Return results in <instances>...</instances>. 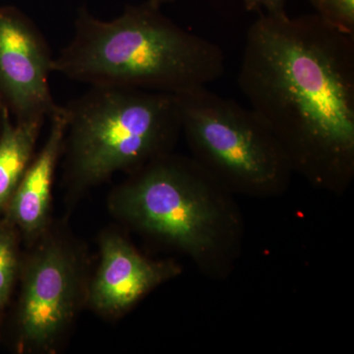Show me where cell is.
Returning <instances> with one entry per match:
<instances>
[{
    "label": "cell",
    "instance_id": "obj_1",
    "mask_svg": "<svg viewBox=\"0 0 354 354\" xmlns=\"http://www.w3.org/2000/svg\"><path fill=\"white\" fill-rule=\"evenodd\" d=\"M237 84L293 171L339 187L354 171V35L314 14L260 13Z\"/></svg>",
    "mask_w": 354,
    "mask_h": 354
},
{
    "label": "cell",
    "instance_id": "obj_2",
    "mask_svg": "<svg viewBox=\"0 0 354 354\" xmlns=\"http://www.w3.org/2000/svg\"><path fill=\"white\" fill-rule=\"evenodd\" d=\"M150 0L129 4L113 20L79 8L73 36L53 57V71L88 86L180 95L218 81L225 53L183 29Z\"/></svg>",
    "mask_w": 354,
    "mask_h": 354
},
{
    "label": "cell",
    "instance_id": "obj_3",
    "mask_svg": "<svg viewBox=\"0 0 354 354\" xmlns=\"http://www.w3.org/2000/svg\"><path fill=\"white\" fill-rule=\"evenodd\" d=\"M70 180L79 187L137 171L169 153L181 132L176 95L90 86L64 106Z\"/></svg>",
    "mask_w": 354,
    "mask_h": 354
},
{
    "label": "cell",
    "instance_id": "obj_4",
    "mask_svg": "<svg viewBox=\"0 0 354 354\" xmlns=\"http://www.w3.org/2000/svg\"><path fill=\"white\" fill-rule=\"evenodd\" d=\"M114 193L113 209L135 227L194 257L218 248L225 214L220 183L196 160L153 158Z\"/></svg>",
    "mask_w": 354,
    "mask_h": 354
},
{
    "label": "cell",
    "instance_id": "obj_5",
    "mask_svg": "<svg viewBox=\"0 0 354 354\" xmlns=\"http://www.w3.org/2000/svg\"><path fill=\"white\" fill-rule=\"evenodd\" d=\"M176 97L195 160L223 188L265 194L288 183L290 160L252 109L207 87Z\"/></svg>",
    "mask_w": 354,
    "mask_h": 354
},
{
    "label": "cell",
    "instance_id": "obj_6",
    "mask_svg": "<svg viewBox=\"0 0 354 354\" xmlns=\"http://www.w3.org/2000/svg\"><path fill=\"white\" fill-rule=\"evenodd\" d=\"M79 292L73 255L57 242L39 247L23 272L18 309L19 344L43 351L55 344L71 322Z\"/></svg>",
    "mask_w": 354,
    "mask_h": 354
},
{
    "label": "cell",
    "instance_id": "obj_7",
    "mask_svg": "<svg viewBox=\"0 0 354 354\" xmlns=\"http://www.w3.org/2000/svg\"><path fill=\"white\" fill-rule=\"evenodd\" d=\"M53 57L34 21L0 7V88L17 120H46L57 109L50 86Z\"/></svg>",
    "mask_w": 354,
    "mask_h": 354
},
{
    "label": "cell",
    "instance_id": "obj_8",
    "mask_svg": "<svg viewBox=\"0 0 354 354\" xmlns=\"http://www.w3.org/2000/svg\"><path fill=\"white\" fill-rule=\"evenodd\" d=\"M101 265L90 302L104 314H120L158 285L178 274L176 265L144 257L122 237L109 234L101 244Z\"/></svg>",
    "mask_w": 354,
    "mask_h": 354
},
{
    "label": "cell",
    "instance_id": "obj_9",
    "mask_svg": "<svg viewBox=\"0 0 354 354\" xmlns=\"http://www.w3.org/2000/svg\"><path fill=\"white\" fill-rule=\"evenodd\" d=\"M48 120L50 128L46 143L32 158L6 209L7 223L29 237L41 234L48 221L53 177L64 153L66 132L64 106L58 104Z\"/></svg>",
    "mask_w": 354,
    "mask_h": 354
},
{
    "label": "cell",
    "instance_id": "obj_10",
    "mask_svg": "<svg viewBox=\"0 0 354 354\" xmlns=\"http://www.w3.org/2000/svg\"><path fill=\"white\" fill-rule=\"evenodd\" d=\"M44 122L35 118L13 124L8 113L4 118L0 131V212L6 209L31 164Z\"/></svg>",
    "mask_w": 354,
    "mask_h": 354
},
{
    "label": "cell",
    "instance_id": "obj_11",
    "mask_svg": "<svg viewBox=\"0 0 354 354\" xmlns=\"http://www.w3.org/2000/svg\"><path fill=\"white\" fill-rule=\"evenodd\" d=\"M18 267L16 228L4 221L0 225V311L6 306L12 292Z\"/></svg>",
    "mask_w": 354,
    "mask_h": 354
},
{
    "label": "cell",
    "instance_id": "obj_12",
    "mask_svg": "<svg viewBox=\"0 0 354 354\" xmlns=\"http://www.w3.org/2000/svg\"><path fill=\"white\" fill-rule=\"evenodd\" d=\"M315 14L324 22L354 35V0H309Z\"/></svg>",
    "mask_w": 354,
    "mask_h": 354
},
{
    "label": "cell",
    "instance_id": "obj_13",
    "mask_svg": "<svg viewBox=\"0 0 354 354\" xmlns=\"http://www.w3.org/2000/svg\"><path fill=\"white\" fill-rule=\"evenodd\" d=\"M288 0H243L244 7L248 12L269 14V15H283L286 13Z\"/></svg>",
    "mask_w": 354,
    "mask_h": 354
},
{
    "label": "cell",
    "instance_id": "obj_14",
    "mask_svg": "<svg viewBox=\"0 0 354 354\" xmlns=\"http://www.w3.org/2000/svg\"><path fill=\"white\" fill-rule=\"evenodd\" d=\"M156 6L162 7L164 4L171 3V2L176 1V0H150Z\"/></svg>",
    "mask_w": 354,
    "mask_h": 354
},
{
    "label": "cell",
    "instance_id": "obj_15",
    "mask_svg": "<svg viewBox=\"0 0 354 354\" xmlns=\"http://www.w3.org/2000/svg\"><path fill=\"white\" fill-rule=\"evenodd\" d=\"M8 113L6 109H2L0 106V125H2L3 123L4 118H6V113Z\"/></svg>",
    "mask_w": 354,
    "mask_h": 354
}]
</instances>
